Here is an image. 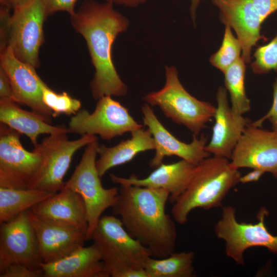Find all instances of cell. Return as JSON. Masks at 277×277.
<instances>
[{
	"mask_svg": "<svg viewBox=\"0 0 277 277\" xmlns=\"http://www.w3.org/2000/svg\"><path fill=\"white\" fill-rule=\"evenodd\" d=\"M70 15L73 27L86 42L95 69L90 84L93 98L126 95L128 88L115 69L111 49L117 35L127 29L128 19L113 8L112 3L93 0H85Z\"/></svg>",
	"mask_w": 277,
	"mask_h": 277,
	"instance_id": "1",
	"label": "cell"
},
{
	"mask_svg": "<svg viewBox=\"0 0 277 277\" xmlns=\"http://www.w3.org/2000/svg\"><path fill=\"white\" fill-rule=\"evenodd\" d=\"M120 186L117 201L112 208L129 234L154 258H166L174 252L176 228L165 211L169 192L162 189Z\"/></svg>",
	"mask_w": 277,
	"mask_h": 277,
	"instance_id": "2",
	"label": "cell"
},
{
	"mask_svg": "<svg viewBox=\"0 0 277 277\" xmlns=\"http://www.w3.org/2000/svg\"><path fill=\"white\" fill-rule=\"evenodd\" d=\"M241 176L229 159L214 156L204 159L195 166L186 189L172 204L173 219L184 224L196 208L210 210L222 206L223 199L239 183Z\"/></svg>",
	"mask_w": 277,
	"mask_h": 277,
	"instance_id": "3",
	"label": "cell"
},
{
	"mask_svg": "<svg viewBox=\"0 0 277 277\" xmlns=\"http://www.w3.org/2000/svg\"><path fill=\"white\" fill-rule=\"evenodd\" d=\"M90 239L98 247L110 276L148 277L143 266L151 253L129 234L120 218L101 216Z\"/></svg>",
	"mask_w": 277,
	"mask_h": 277,
	"instance_id": "4",
	"label": "cell"
},
{
	"mask_svg": "<svg viewBox=\"0 0 277 277\" xmlns=\"http://www.w3.org/2000/svg\"><path fill=\"white\" fill-rule=\"evenodd\" d=\"M165 76L163 87L146 94L143 100L152 107L157 106L166 117L198 135L214 117L216 107L209 102L197 99L187 91L174 66L165 67Z\"/></svg>",
	"mask_w": 277,
	"mask_h": 277,
	"instance_id": "5",
	"label": "cell"
},
{
	"mask_svg": "<svg viewBox=\"0 0 277 277\" xmlns=\"http://www.w3.org/2000/svg\"><path fill=\"white\" fill-rule=\"evenodd\" d=\"M97 141L85 146L78 165L64 187L73 190L82 197L87 210V240H90L103 213L112 207L117 199L119 188H105L96 168Z\"/></svg>",
	"mask_w": 277,
	"mask_h": 277,
	"instance_id": "6",
	"label": "cell"
},
{
	"mask_svg": "<svg viewBox=\"0 0 277 277\" xmlns=\"http://www.w3.org/2000/svg\"><path fill=\"white\" fill-rule=\"evenodd\" d=\"M267 213V209L263 207L258 213L256 223L240 222L233 207H222L214 232L218 239L225 241L226 255L238 265H244V252L251 247H265L277 254V235L270 233L265 224Z\"/></svg>",
	"mask_w": 277,
	"mask_h": 277,
	"instance_id": "7",
	"label": "cell"
},
{
	"mask_svg": "<svg viewBox=\"0 0 277 277\" xmlns=\"http://www.w3.org/2000/svg\"><path fill=\"white\" fill-rule=\"evenodd\" d=\"M67 132L50 134L34 146L41 153L43 162L40 171L29 187L56 193L65 186L64 177L72 157L80 149L97 141L93 135L86 134L69 140Z\"/></svg>",
	"mask_w": 277,
	"mask_h": 277,
	"instance_id": "8",
	"label": "cell"
},
{
	"mask_svg": "<svg viewBox=\"0 0 277 277\" xmlns=\"http://www.w3.org/2000/svg\"><path fill=\"white\" fill-rule=\"evenodd\" d=\"M21 133L0 123V187L29 188L42 167L41 153L26 150Z\"/></svg>",
	"mask_w": 277,
	"mask_h": 277,
	"instance_id": "9",
	"label": "cell"
},
{
	"mask_svg": "<svg viewBox=\"0 0 277 277\" xmlns=\"http://www.w3.org/2000/svg\"><path fill=\"white\" fill-rule=\"evenodd\" d=\"M142 127L126 107L112 96H105L97 100L92 113L83 109L73 115L68 129L69 133L81 136L97 134L103 140H110Z\"/></svg>",
	"mask_w": 277,
	"mask_h": 277,
	"instance_id": "10",
	"label": "cell"
},
{
	"mask_svg": "<svg viewBox=\"0 0 277 277\" xmlns=\"http://www.w3.org/2000/svg\"><path fill=\"white\" fill-rule=\"evenodd\" d=\"M45 10L41 0H32L13 10L8 47L19 60L35 69L40 66L39 51L44 42Z\"/></svg>",
	"mask_w": 277,
	"mask_h": 277,
	"instance_id": "11",
	"label": "cell"
},
{
	"mask_svg": "<svg viewBox=\"0 0 277 277\" xmlns=\"http://www.w3.org/2000/svg\"><path fill=\"white\" fill-rule=\"evenodd\" d=\"M28 210L1 224L0 269L12 264L41 268L38 244Z\"/></svg>",
	"mask_w": 277,
	"mask_h": 277,
	"instance_id": "12",
	"label": "cell"
},
{
	"mask_svg": "<svg viewBox=\"0 0 277 277\" xmlns=\"http://www.w3.org/2000/svg\"><path fill=\"white\" fill-rule=\"evenodd\" d=\"M236 168L258 169L277 177V131L253 126L245 128L230 159Z\"/></svg>",
	"mask_w": 277,
	"mask_h": 277,
	"instance_id": "13",
	"label": "cell"
},
{
	"mask_svg": "<svg viewBox=\"0 0 277 277\" xmlns=\"http://www.w3.org/2000/svg\"><path fill=\"white\" fill-rule=\"evenodd\" d=\"M143 121L153 137L155 151L149 165L156 168L166 156H177L196 166L210 154L205 150L207 138L204 135L200 138L193 135L190 143L183 142L175 137L161 123L153 109L148 104L142 107Z\"/></svg>",
	"mask_w": 277,
	"mask_h": 277,
	"instance_id": "14",
	"label": "cell"
},
{
	"mask_svg": "<svg viewBox=\"0 0 277 277\" xmlns=\"http://www.w3.org/2000/svg\"><path fill=\"white\" fill-rule=\"evenodd\" d=\"M42 263L57 261L84 246L87 231L65 223L42 218L29 209Z\"/></svg>",
	"mask_w": 277,
	"mask_h": 277,
	"instance_id": "15",
	"label": "cell"
},
{
	"mask_svg": "<svg viewBox=\"0 0 277 277\" xmlns=\"http://www.w3.org/2000/svg\"><path fill=\"white\" fill-rule=\"evenodd\" d=\"M0 67L10 81L13 101L51 121L52 112L45 105L42 98L44 82L35 68L17 58L9 47L0 53Z\"/></svg>",
	"mask_w": 277,
	"mask_h": 277,
	"instance_id": "16",
	"label": "cell"
},
{
	"mask_svg": "<svg viewBox=\"0 0 277 277\" xmlns=\"http://www.w3.org/2000/svg\"><path fill=\"white\" fill-rule=\"evenodd\" d=\"M216 99L215 122L210 141L206 145L205 150L214 156L230 160L234 148L250 122L243 115L233 112L225 88L221 86L218 88Z\"/></svg>",
	"mask_w": 277,
	"mask_h": 277,
	"instance_id": "17",
	"label": "cell"
},
{
	"mask_svg": "<svg viewBox=\"0 0 277 277\" xmlns=\"http://www.w3.org/2000/svg\"><path fill=\"white\" fill-rule=\"evenodd\" d=\"M220 10L225 25L235 31L242 49V57L246 63L250 61L252 47L261 38L263 21L251 0H212Z\"/></svg>",
	"mask_w": 277,
	"mask_h": 277,
	"instance_id": "18",
	"label": "cell"
},
{
	"mask_svg": "<svg viewBox=\"0 0 277 277\" xmlns=\"http://www.w3.org/2000/svg\"><path fill=\"white\" fill-rule=\"evenodd\" d=\"M195 166L181 160L175 163H162L148 176L140 179L132 174L123 177L110 174L111 181L120 185H134L150 188L162 189L169 193V202L173 204L188 186Z\"/></svg>",
	"mask_w": 277,
	"mask_h": 277,
	"instance_id": "19",
	"label": "cell"
},
{
	"mask_svg": "<svg viewBox=\"0 0 277 277\" xmlns=\"http://www.w3.org/2000/svg\"><path fill=\"white\" fill-rule=\"evenodd\" d=\"M44 277H109L98 247L79 248L57 261L40 264Z\"/></svg>",
	"mask_w": 277,
	"mask_h": 277,
	"instance_id": "20",
	"label": "cell"
},
{
	"mask_svg": "<svg viewBox=\"0 0 277 277\" xmlns=\"http://www.w3.org/2000/svg\"><path fill=\"white\" fill-rule=\"evenodd\" d=\"M30 210L42 218L68 224L87 232L85 203L79 194L69 188L64 187Z\"/></svg>",
	"mask_w": 277,
	"mask_h": 277,
	"instance_id": "21",
	"label": "cell"
},
{
	"mask_svg": "<svg viewBox=\"0 0 277 277\" xmlns=\"http://www.w3.org/2000/svg\"><path fill=\"white\" fill-rule=\"evenodd\" d=\"M0 122L28 136L34 146L38 143L37 137L41 134L69 133L68 128L53 126L46 117L32 110H25L8 98H0Z\"/></svg>",
	"mask_w": 277,
	"mask_h": 277,
	"instance_id": "22",
	"label": "cell"
},
{
	"mask_svg": "<svg viewBox=\"0 0 277 277\" xmlns=\"http://www.w3.org/2000/svg\"><path fill=\"white\" fill-rule=\"evenodd\" d=\"M131 134V138L114 146L98 145L97 153L99 157L95 164L101 177L110 169L131 161L138 153L154 150V140L148 128L142 127L132 131Z\"/></svg>",
	"mask_w": 277,
	"mask_h": 277,
	"instance_id": "23",
	"label": "cell"
},
{
	"mask_svg": "<svg viewBox=\"0 0 277 277\" xmlns=\"http://www.w3.org/2000/svg\"><path fill=\"white\" fill-rule=\"evenodd\" d=\"M55 193L37 189L0 187V223L13 219Z\"/></svg>",
	"mask_w": 277,
	"mask_h": 277,
	"instance_id": "24",
	"label": "cell"
},
{
	"mask_svg": "<svg viewBox=\"0 0 277 277\" xmlns=\"http://www.w3.org/2000/svg\"><path fill=\"white\" fill-rule=\"evenodd\" d=\"M193 252H173L164 258H148L144 264L148 277H193Z\"/></svg>",
	"mask_w": 277,
	"mask_h": 277,
	"instance_id": "25",
	"label": "cell"
},
{
	"mask_svg": "<svg viewBox=\"0 0 277 277\" xmlns=\"http://www.w3.org/2000/svg\"><path fill=\"white\" fill-rule=\"evenodd\" d=\"M245 63L241 57L224 73L225 88L230 94L231 108L239 115H243L251 109L250 101L245 87Z\"/></svg>",
	"mask_w": 277,
	"mask_h": 277,
	"instance_id": "26",
	"label": "cell"
},
{
	"mask_svg": "<svg viewBox=\"0 0 277 277\" xmlns=\"http://www.w3.org/2000/svg\"><path fill=\"white\" fill-rule=\"evenodd\" d=\"M231 28L225 25L222 45L210 58V62L223 73L242 56V46L239 39L232 34Z\"/></svg>",
	"mask_w": 277,
	"mask_h": 277,
	"instance_id": "27",
	"label": "cell"
},
{
	"mask_svg": "<svg viewBox=\"0 0 277 277\" xmlns=\"http://www.w3.org/2000/svg\"><path fill=\"white\" fill-rule=\"evenodd\" d=\"M42 90L43 102L52 111L53 117L62 114L75 115L81 107L80 100L71 97L66 92L56 93L44 82L42 84Z\"/></svg>",
	"mask_w": 277,
	"mask_h": 277,
	"instance_id": "28",
	"label": "cell"
},
{
	"mask_svg": "<svg viewBox=\"0 0 277 277\" xmlns=\"http://www.w3.org/2000/svg\"><path fill=\"white\" fill-rule=\"evenodd\" d=\"M251 67L256 74H264L274 70L277 72V34L268 44L259 46L253 55Z\"/></svg>",
	"mask_w": 277,
	"mask_h": 277,
	"instance_id": "29",
	"label": "cell"
},
{
	"mask_svg": "<svg viewBox=\"0 0 277 277\" xmlns=\"http://www.w3.org/2000/svg\"><path fill=\"white\" fill-rule=\"evenodd\" d=\"M1 277H41L43 276L41 268H34L22 264H12L0 269Z\"/></svg>",
	"mask_w": 277,
	"mask_h": 277,
	"instance_id": "30",
	"label": "cell"
},
{
	"mask_svg": "<svg viewBox=\"0 0 277 277\" xmlns=\"http://www.w3.org/2000/svg\"><path fill=\"white\" fill-rule=\"evenodd\" d=\"M77 0H41L47 16L58 11H66L70 15L74 13Z\"/></svg>",
	"mask_w": 277,
	"mask_h": 277,
	"instance_id": "31",
	"label": "cell"
},
{
	"mask_svg": "<svg viewBox=\"0 0 277 277\" xmlns=\"http://www.w3.org/2000/svg\"><path fill=\"white\" fill-rule=\"evenodd\" d=\"M6 6H0V53L8 47V38L11 15Z\"/></svg>",
	"mask_w": 277,
	"mask_h": 277,
	"instance_id": "32",
	"label": "cell"
},
{
	"mask_svg": "<svg viewBox=\"0 0 277 277\" xmlns=\"http://www.w3.org/2000/svg\"><path fill=\"white\" fill-rule=\"evenodd\" d=\"M273 102L270 110L262 117L251 123V124L260 127L264 122L268 120L271 124L273 130L277 131V78L273 85Z\"/></svg>",
	"mask_w": 277,
	"mask_h": 277,
	"instance_id": "33",
	"label": "cell"
},
{
	"mask_svg": "<svg viewBox=\"0 0 277 277\" xmlns=\"http://www.w3.org/2000/svg\"><path fill=\"white\" fill-rule=\"evenodd\" d=\"M261 18L264 21L277 11V0H251Z\"/></svg>",
	"mask_w": 277,
	"mask_h": 277,
	"instance_id": "34",
	"label": "cell"
},
{
	"mask_svg": "<svg viewBox=\"0 0 277 277\" xmlns=\"http://www.w3.org/2000/svg\"><path fill=\"white\" fill-rule=\"evenodd\" d=\"M0 98L13 100V94L10 81L4 70L0 67Z\"/></svg>",
	"mask_w": 277,
	"mask_h": 277,
	"instance_id": "35",
	"label": "cell"
},
{
	"mask_svg": "<svg viewBox=\"0 0 277 277\" xmlns=\"http://www.w3.org/2000/svg\"><path fill=\"white\" fill-rule=\"evenodd\" d=\"M265 173V172L258 169L253 170L246 174L241 176L239 183L246 184L253 182L258 181L261 177Z\"/></svg>",
	"mask_w": 277,
	"mask_h": 277,
	"instance_id": "36",
	"label": "cell"
},
{
	"mask_svg": "<svg viewBox=\"0 0 277 277\" xmlns=\"http://www.w3.org/2000/svg\"><path fill=\"white\" fill-rule=\"evenodd\" d=\"M32 0H0L1 5L8 7L10 10L15 9L26 5Z\"/></svg>",
	"mask_w": 277,
	"mask_h": 277,
	"instance_id": "37",
	"label": "cell"
},
{
	"mask_svg": "<svg viewBox=\"0 0 277 277\" xmlns=\"http://www.w3.org/2000/svg\"><path fill=\"white\" fill-rule=\"evenodd\" d=\"M106 2L123 5L126 7L135 8L147 2V0H106Z\"/></svg>",
	"mask_w": 277,
	"mask_h": 277,
	"instance_id": "38",
	"label": "cell"
},
{
	"mask_svg": "<svg viewBox=\"0 0 277 277\" xmlns=\"http://www.w3.org/2000/svg\"><path fill=\"white\" fill-rule=\"evenodd\" d=\"M201 0H191V5L190 7V13L192 19H195V12L197 7Z\"/></svg>",
	"mask_w": 277,
	"mask_h": 277,
	"instance_id": "39",
	"label": "cell"
}]
</instances>
